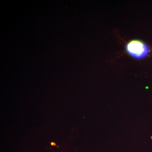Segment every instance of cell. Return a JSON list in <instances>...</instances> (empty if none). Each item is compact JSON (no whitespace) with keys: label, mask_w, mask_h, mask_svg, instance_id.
I'll return each instance as SVG.
<instances>
[{"label":"cell","mask_w":152,"mask_h":152,"mask_svg":"<svg viewBox=\"0 0 152 152\" xmlns=\"http://www.w3.org/2000/svg\"><path fill=\"white\" fill-rule=\"evenodd\" d=\"M126 51L133 58L141 60L146 58L151 52V48L148 44L140 40L134 39L126 45Z\"/></svg>","instance_id":"cell-1"},{"label":"cell","mask_w":152,"mask_h":152,"mask_svg":"<svg viewBox=\"0 0 152 152\" xmlns=\"http://www.w3.org/2000/svg\"><path fill=\"white\" fill-rule=\"evenodd\" d=\"M51 145L52 146H55L56 145V144L55 143L53 142H52L51 143Z\"/></svg>","instance_id":"cell-2"}]
</instances>
